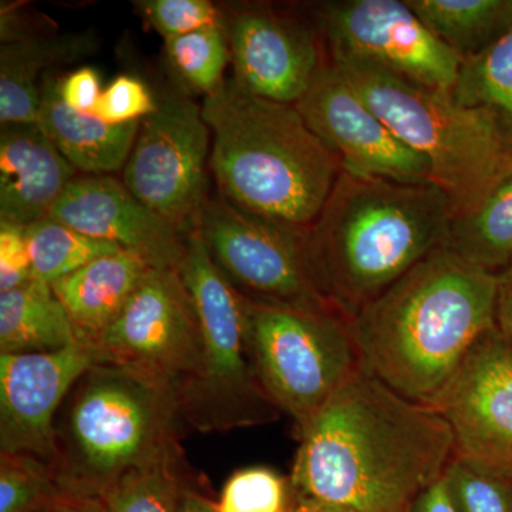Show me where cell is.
<instances>
[{
    "mask_svg": "<svg viewBox=\"0 0 512 512\" xmlns=\"http://www.w3.org/2000/svg\"><path fill=\"white\" fill-rule=\"evenodd\" d=\"M500 295H498L497 319L495 325L512 348V274H500Z\"/></svg>",
    "mask_w": 512,
    "mask_h": 512,
    "instance_id": "obj_38",
    "label": "cell"
},
{
    "mask_svg": "<svg viewBox=\"0 0 512 512\" xmlns=\"http://www.w3.org/2000/svg\"><path fill=\"white\" fill-rule=\"evenodd\" d=\"M82 343L52 285L32 279L0 293V353H47Z\"/></svg>",
    "mask_w": 512,
    "mask_h": 512,
    "instance_id": "obj_22",
    "label": "cell"
},
{
    "mask_svg": "<svg viewBox=\"0 0 512 512\" xmlns=\"http://www.w3.org/2000/svg\"><path fill=\"white\" fill-rule=\"evenodd\" d=\"M33 279L53 285L94 259L123 251L109 242L76 231L63 222L46 218L26 228Z\"/></svg>",
    "mask_w": 512,
    "mask_h": 512,
    "instance_id": "obj_26",
    "label": "cell"
},
{
    "mask_svg": "<svg viewBox=\"0 0 512 512\" xmlns=\"http://www.w3.org/2000/svg\"><path fill=\"white\" fill-rule=\"evenodd\" d=\"M461 62L480 55L512 28V0H406Z\"/></svg>",
    "mask_w": 512,
    "mask_h": 512,
    "instance_id": "obj_23",
    "label": "cell"
},
{
    "mask_svg": "<svg viewBox=\"0 0 512 512\" xmlns=\"http://www.w3.org/2000/svg\"><path fill=\"white\" fill-rule=\"evenodd\" d=\"M167 59L191 92L211 96L224 84L231 50L224 25L165 40Z\"/></svg>",
    "mask_w": 512,
    "mask_h": 512,
    "instance_id": "obj_28",
    "label": "cell"
},
{
    "mask_svg": "<svg viewBox=\"0 0 512 512\" xmlns=\"http://www.w3.org/2000/svg\"><path fill=\"white\" fill-rule=\"evenodd\" d=\"M446 248L485 271H507L512 261V170L476 207L453 218Z\"/></svg>",
    "mask_w": 512,
    "mask_h": 512,
    "instance_id": "obj_24",
    "label": "cell"
},
{
    "mask_svg": "<svg viewBox=\"0 0 512 512\" xmlns=\"http://www.w3.org/2000/svg\"><path fill=\"white\" fill-rule=\"evenodd\" d=\"M46 512H50V511H46Z\"/></svg>",
    "mask_w": 512,
    "mask_h": 512,
    "instance_id": "obj_43",
    "label": "cell"
},
{
    "mask_svg": "<svg viewBox=\"0 0 512 512\" xmlns=\"http://www.w3.org/2000/svg\"><path fill=\"white\" fill-rule=\"evenodd\" d=\"M330 56L360 60L403 79L450 92L461 59L434 36L406 0H335L315 8Z\"/></svg>",
    "mask_w": 512,
    "mask_h": 512,
    "instance_id": "obj_12",
    "label": "cell"
},
{
    "mask_svg": "<svg viewBox=\"0 0 512 512\" xmlns=\"http://www.w3.org/2000/svg\"><path fill=\"white\" fill-rule=\"evenodd\" d=\"M49 218L143 259L153 269L183 262L187 237L111 175H77Z\"/></svg>",
    "mask_w": 512,
    "mask_h": 512,
    "instance_id": "obj_17",
    "label": "cell"
},
{
    "mask_svg": "<svg viewBox=\"0 0 512 512\" xmlns=\"http://www.w3.org/2000/svg\"><path fill=\"white\" fill-rule=\"evenodd\" d=\"M453 218V205L439 185L342 171L306 231L316 282L350 319L431 252L446 247Z\"/></svg>",
    "mask_w": 512,
    "mask_h": 512,
    "instance_id": "obj_3",
    "label": "cell"
},
{
    "mask_svg": "<svg viewBox=\"0 0 512 512\" xmlns=\"http://www.w3.org/2000/svg\"><path fill=\"white\" fill-rule=\"evenodd\" d=\"M444 477L461 512H512L511 478L457 454Z\"/></svg>",
    "mask_w": 512,
    "mask_h": 512,
    "instance_id": "obj_31",
    "label": "cell"
},
{
    "mask_svg": "<svg viewBox=\"0 0 512 512\" xmlns=\"http://www.w3.org/2000/svg\"><path fill=\"white\" fill-rule=\"evenodd\" d=\"M50 512H106L99 498L62 497Z\"/></svg>",
    "mask_w": 512,
    "mask_h": 512,
    "instance_id": "obj_39",
    "label": "cell"
},
{
    "mask_svg": "<svg viewBox=\"0 0 512 512\" xmlns=\"http://www.w3.org/2000/svg\"><path fill=\"white\" fill-rule=\"evenodd\" d=\"M245 345L268 399L302 431L360 367L349 318L244 296Z\"/></svg>",
    "mask_w": 512,
    "mask_h": 512,
    "instance_id": "obj_8",
    "label": "cell"
},
{
    "mask_svg": "<svg viewBox=\"0 0 512 512\" xmlns=\"http://www.w3.org/2000/svg\"><path fill=\"white\" fill-rule=\"evenodd\" d=\"M410 512H461L451 494L446 477H441L421 491Z\"/></svg>",
    "mask_w": 512,
    "mask_h": 512,
    "instance_id": "obj_37",
    "label": "cell"
},
{
    "mask_svg": "<svg viewBox=\"0 0 512 512\" xmlns=\"http://www.w3.org/2000/svg\"><path fill=\"white\" fill-rule=\"evenodd\" d=\"M59 93L70 109L93 114L103 93L99 73L92 67H80L60 77Z\"/></svg>",
    "mask_w": 512,
    "mask_h": 512,
    "instance_id": "obj_35",
    "label": "cell"
},
{
    "mask_svg": "<svg viewBox=\"0 0 512 512\" xmlns=\"http://www.w3.org/2000/svg\"><path fill=\"white\" fill-rule=\"evenodd\" d=\"M191 487L187 463L163 464L131 471L100 500L106 512H178Z\"/></svg>",
    "mask_w": 512,
    "mask_h": 512,
    "instance_id": "obj_27",
    "label": "cell"
},
{
    "mask_svg": "<svg viewBox=\"0 0 512 512\" xmlns=\"http://www.w3.org/2000/svg\"><path fill=\"white\" fill-rule=\"evenodd\" d=\"M178 512H218L215 501L202 495L194 487L188 488Z\"/></svg>",
    "mask_w": 512,
    "mask_h": 512,
    "instance_id": "obj_40",
    "label": "cell"
},
{
    "mask_svg": "<svg viewBox=\"0 0 512 512\" xmlns=\"http://www.w3.org/2000/svg\"><path fill=\"white\" fill-rule=\"evenodd\" d=\"M141 18L165 40L224 25V13L210 0H140Z\"/></svg>",
    "mask_w": 512,
    "mask_h": 512,
    "instance_id": "obj_32",
    "label": "cell"
},
{
    "mask_svg": "<svg viewBox=\"0 0 512 512\" xmlns=\"http://www.w3.org/2000/svg\"><path fill=\"white\" fill-rule=\"evenodd\" d=\"M292 512H349L342 510V508L332 507V505H325L313 503V501L295 500Z\"/></svg>",
    "mask_w": 512,
    "mask_h": 512,
    "instance_id": "obj_41",
    "label": "cell"
},
{
    "mask_svg": "<svg viewBox=\"0 0 512 512\" xmlns=\"http://www.w3.org/2000/svg\"><path fill=\"white\" fill-rule=\"evenodd\" d=\"M295 500L349 512H410L456 457L434 407L412 402L360 365L299 431Z\"/></svg>",
    "mask_w": 512,
    "mask_h": 512,
    "instance_id": "obj_1",
    "label": "cell"
},
{
    "mask_svg": "<svg viewBox=\"0 0 512 512\" xmlns=\"http://www.w3.org/2000/svg\"><path fill=\"white\" fill-rule=\"evenodd\" d=\"M96 363L131 370L178 396L197 376L202 332L174 269H151L119 318L92 343Z\"/></svg>",
    "mask_w": 512,
    "mask_h": 512,
    "instance_id": "obj_10",
    "label": "cell"
},
{
    "mask_svg": "<svg viewBox=\"0 0 512 512\" xmlns=\"http://www.w3.org/2000/svg\"><path fill=\"white\" fill-rule=\"evenodd\" d=\"M62 497L49 464L0 453V512H46Z\"/></svg>",
    "mask_w": 512,
    "mask_h": 512,
    "instance_id": "obj_29",
    "label": "cell"
},
{
    "mask_svg": "<svg viewBox=\"0 0 512 512\" xmlns=\"http://www.w3.org/2000/svg\"><path fill=\"white\" fill-rule=\"evenodd\" d=\"M234 79L247 92L296 104L323 62L318 30L259 3L225 6Z\"/></svg>",
    "mask_w": 512,
    "mask_h": 512,
    "instance_id": "obj_16",
    "label": "cell"
},
{
    "mask_svg": "<svg viewBox=\"0 0 512 512\" xmlns=\"http://www.w3.org/2000/svg\"><path fill=\"white\" fill-rule=\"evenodd\" d=\"M218 512H292L295 505L291 480L269 467L235 471L225 481Z\"/></svg>",
    "mask_w": 512,
    "mask_h": 512,
    "instance_id": "obj_30",
    "label": "cell"
},
{
    "mask_svg": "<svg viewBox=\"0 0 512 512\" xmlns=\"http://www.w3.org/2000/svg\"><path fill=\"white\" fill-rule=\"evenodd\" d=\"M330 60L394 136L426 160L454 217L476 207L512 170L511 141L490 114L372 64L343 56Z\"/></svg>",
    "mask_w": 512,
    "mask_h": 512,
    "instance_id": "obj_6",
    "label": "cell"
},
{
    "mask_svg": "<svg viewBox=\"0 0 512 512\" xmlns=\"http://www.w3.org/2000/svg\"><path fill=\"white\" fill-rule=\"evenodd\" d=\"M33 279L26 228L0 224V293L12 291Z\"/></svg>",
    "mask_w": 512,
    "mask_h": 512,
    "instance_id": "obj_34",
    "label": "cell"
},
{
    "mask_svg": "<svg viewBox=\"0 0 512 512\" xmlns=\"http://www.w3.org/2000/svg\"><path fill=\"white\" fill-rule=\"evenodd\" d=\"M431 407L453 431L457 456L512 480V348L497 325Z\"/></svg>",
    "mask_w": 512,
    "mask_h": 512,
    "instance_id": "obj_14",
    "label": "cell"
},
{
    "mask_svg": "<svg viewBox=\"0 0 512 512\" xmlns=\"http://www.w3.org/2000/svg\"><path fill=\"white\" fill-rule=\"evenodd\" d=\"M211 131L201 106L180 94L157 97L123 168L128 191L180 229L194 232L208 197Z\"/></svg>",
    "mask_w": 512,
    "mask_h": 512,
    "instance_id": "obj_11",
    "label": "cell"
},
{
    "mask_svg": "<svg viewBox=\"0 0 512 512\" xmlns=\"http://www.w3.org/2000/svg\"><path fill=\"white\" fill-rule=\"evenodd\" d=\"M451 96L493 117L512 144V28L480 55L461 62Z\"/></svg>",
    "mask_w": 512,
    "mask_h": 512,
    "instance_id": "obj_25",
    "label": "cell"
},
{
    "mask_svg": "<svg viewBox=\"0 0 512 512\" xmlns=\"http://www.w3.org/2000/svg\"><path fill=\"white\" fill-rule=\"evenodd\" d=\"M194 232L214 264L245 298L340 312L313 275L306 231L256 217L222 197H208Z\"/></svg>",
    "mask_w": 512,
    "mask_h": 512,
    "instance_id": "obj_9",
    "label": "cell"
},
{
    "mask_svg": "<svg viewBox=\"0 0 512 512\" xmlns=\"http://www.w3.org/2000/svg\"><path fill=\"white\" fill-rule=\"evenodd\" d=\"M157 109V97L137 77L121 76L111 80L101 93L94 116L110 124L141 123Z\"/></svg>",
    "mask_w": 512,
    "mask_h": 512,
    "instance_id": "obj_33",
    "label": "cell"
},
{
    "mask_svg": "<svg viewBox=\"0 0 512 512\" xmlns=\"http://www.w3.org/2000/svg\"><path fill=\"white\" fill-rule=\"evenodd\" d=\"M23 9H25V6H20L18 3L2 6V12H0V39H2V45L30 39V37L56 33V29H52V20L40 18L39 15H29V12Z\"/></svg>",
    "mask_w": 512,
    "mask_h": 512,
    "instance_id": "obj_36",
    "label": "cell"
},
{
    "mask_svg": "<svg viewBox=\"0 0 512 512\" xmlns=\"http://www.w3.org/2000/svg\"><path fill=\"white\" fill-rule=\"evenodd\" d=\"M500 281L436 249L349 319L360 365L400 396L433 406L495 328Z\"/></svg>",
    "mask_w": 512,
    "mask_h": 512,
    "instance_id": "obj_2",
    "label": "cell"
},
{
    "mask_svg": "<svg viewBox=\"0 0 512 512\" xmlns=\"http://www.w3.org/2000/svg\"><path fill=\"white\" fill-rule=\"evenodd\" d=\"M77 173L37 124L2 126L0 224L46 220Z\"/></svg>",
    "mask_w": 512,
    "mask_h": 512,
    "instance_id": "obj_18",
    "label": "cell"
},
{
    "mask_svg": "<svg viewBox=\"0 0 512 512\" xmlns=\"http://www.w3.org/2000/svg\"><path fill=\"white\" fill-rule=\"evenodd\" d=\"M93 32L43 35L0 47V123L36 124L43 80L56 67L93 55Z\"/></svg>",
    "mask_w": 512,
    "mask_h": 512,
    "instance_id": "obj_21",
    "label": "cell"
},
{
    "mask_svg": "<svg viewBox=\"0 0 512 512\" xmlns=\"http://www.w3.org/2000/svg\"><path fill=\"white\" fill-rule=\"evenodd\" d=\"M187 430L173 393L131 370L94 363L56 419V483L63 497L100 500L131 471L185 464Z\"/></svg>",
    "mask_w": 512,
    "mask_h": 512,
    "instance_id": "obj_5",
    "label": "cell"
},
{
    "mask_svg": "<svg viewBox=\"0 0 512 512\" xmlns=\"http://www.w3.org/2000/svg\"><path fill=\"white\" fill-rule=\"evenodd\" d=\"M96 363L92 346L0 353V453L56 463V419L74 384Z\"/></svg>",
    "mask_w": 512,
    "mask_h": 512,
    "instance_id": "obj_15",
    "label": "cell"
},
{
    "mask_svg": "<svg viewBox=\"0 0 512 512\" xmlns=\"http://www.w3.org/2000/svg\"><path fill=\"white\" fill-rule=\"evenodd\" d=\"M177 272L194 301L202 332L200 370L178 396L188 430L214 433L274 423L281 412L259 386L248 359L244 296L195 232L187 237Z\"/></svg>",
    "mask_w": 512,
    "mask_h": 512,
    "instance_id": "obj_7",
    "label": "cell"
},
{
    "mask_svg": "<svg viewBox=\"0 0 512 512\" xmlns=\"http://www.w3.org/2000/svg\"><path fill=\"white\" fill-rule=\"evenodd\" d=\"M151 269L138 256L117 251L52 285L80 342L92 345L119 318Z\"/></svg>",
    "mask_w": 512,
    "mask_h": 512,
    "instance_id": "obj_20",
    "label": "cell"
},
{
    "mask_svg": "<svg viewBox=\"0 0 512 512\" xmlns=\"http://www.w3.org/2000/svg\"><path fill=\"white\" fill-rule=\"evenodd\" d=\"M295 107L339 158L343 171L394 183L433 184L426 160L394 136L332 60L322 64Z\"/></svg>",
    "mask_w": 512,
    "mask_h": 512,
    "instance_id": "obj_13",
    "label": "cell"
},
{
    "mask_svg": "<svg viewBox=\"0 0 512 512\" xmlns=\"http://www.w3.org/2000/svg\"><path fill=\"white\" fill-rule=\"evenodd\" d=\"M60 77L43 80L37 126L60 154L83 175H110L123 171L140 123L110 124L90 113L70 109L59 93Z\"/></svg>",
    "mask_w": 512,
    "mask_h": 512,
    "instance_id": "obj_19",
    "label": "cell"
},
{
    "mask_svg": "<svg viewBox=\"0 0 512 512\" xmlns=\"http://www.w3.org/2000/svg\"><path fill=\"white\" fill-rule=\"evenodd\" d=\"M201 109L220 197L256 217L308 231L343 168L295 104L262 99L229 77L204 97Z\"/></svg>",
    "mask_w": 512,
    "mask_h": 512,
    "instance_id": "obj_4",
    "label": "cell"
},
{
    "mask_svg": "<svg viewBox=\"0 0 512 512\" xmlns=\"http://www.w3.org/2000/svg\"><path fill=\"white\" fill-rule=\"evenodd\" d=\"M505 272H510V274H512V261H511L510 266H508L507 271H505Z\"/></svg>",
    "mask_w": 512,
    "mask_h": 512,
    "instance_id": "obj_42",
    "label": "cell"
}]
</instances>
